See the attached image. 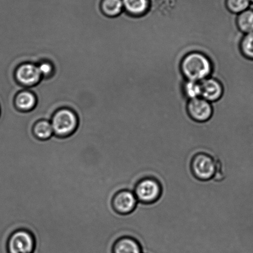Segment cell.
<instances>
[{"instance_id": "cell-1", "label": "cell", "mask_w": 253, "mask_h": 253, "mask_svg": "<svg viewBox=\"0 0 253 253\" xmlns=\"http://www.w3.org/2000/svg\"><path fill=\"white\" fill-rule=\"evenodd\" d=\"M180 71L185 80L201 82L212 75L213 65L205 54L193 51L184 56L180 63Z\"/></svg>"}, {"instance_id": "cell-2", "label": "cell", "mask_w": 253, "mask_h": 253, "mask_svg": "<svg viewBox=\"0 0 253 253\" xmlns=\"http://www.w3.org/2000/svg\"><path fill=\"white\" fill-rule=\"evenodd\" d=\"M54 135L58 138L65 139L73 136L78 129L77 115L68 108L58 109L51 119Z\"/></svg>"}, {"instance_id": "cell-3", "label": "cell", "mask_w": 253, "mask_h": 253, "mask_svg": "<svg viewBox=\"0 0 253 253\" xmlns=\"http://www.w3.org/2000/svg\"><path fill=\"white\" fill-rule=\"evenodd\" d=\"M133 193L138 203L151 205L161 198L162 186L159 181L153 177H145L137 181Z\"/></svg>"}, {"instance_id": "cell-4", "label": "cell", "mask_w": 253, "mask_h": 253, "mask_svg": "<svg viewBox=\"0 0 253 253\" xmlns=\"http://www.w3.org/2000/svg\"><path fill=\"white\" fill-rule=\"evenodd\" d=\"M36 247L35 236L24 228L12 233L6 243L8 253H33Z\"/></svg>"}, {"instance_id": "cell-5", "label": "cell", "mask_w": 253, "mask_h": 253, "mask_svg": "<svg viewBox=\"0 0 253 253\" xmlns=\"http://www.w3.org/2000/svg\"><path fill=\"white\" fill-rule=\"evenodd\" d=\"M190 168L193 175L198 180H210L216 171L215 160L210 155L199 152L191 159Z\"/></svg>"}, {"instance_id": "cell-6", "label": "cell", "mask_w": 253, "mask_h": 253, "mask_svg": "<svg viewBox=\"0 0 253 253\" xmlns=\"http://www.w3.org/2000/svg\"><path fill=\"white\" fill-rule=\"evenodd\" d=\"M137 203L138 201L133 191L129 190L117 191L111 200L113 210L117 214L121 215H128L133 212Z\"/></svg>"}, {"instance_id": "cell-7", "label": "cell", "mask_w": 253, "mask_h": 253, "mask_svg": "<svg viewBox=\"0 0 253 253\" xmlns=\"http://www.w3.org/2000/svg\"><path fill=\"white\" fill-rule=\"evenodd\" d=\"M188 116L193 121L205 123L212 117L213 107L211 103L203 98L189 100L186 105Z\"/></svg>"}, {"instance_id": "cell-8", "label": "cell", "mask_w": 253, "mask_h": 253, "mask_svg": "<svg viewBox=\"0 0 253 253\" xmlns=\"http://www.w3.org/2000/svg\"><path fill=\"white\" fill-rule=\"evenodd\" d=\"M14 77L20 85L29 88L38 84L42 79L38 65L29 62L21 64L17 68Z\"/></svg>"}, {"instance_id": "cell-9", "label": "cell", "mask_w": 253, "mask_h": 253, "mask_svg": "<svg viewBox=\"0 0 253 253\" xmlns=\"http://www.w3.org/2000/svg\"><path fill=\"white\" fill-rule=\"evenodd\" d=\"M201 98L211 104L218 101L222 97L224 89L219 81L214 78H208L201 81Z\"/></svg>"}, {"instance_id": "cell-10", "label": "cell", "mask_w": 253, "mask_h": 253, "mask_svg": "<svg viewBox=\"0 0 253 253\" xmlns=\"http://www.w3.org/2000/svg\"><path fill=\"white\" fill-rule=\"evenodd\" d=\"M112 253H143L139 243L129 236L118 238L113 244Z\"/></svg>"}, {"instance_id": "cell-11", "label": "cell", "mask_w": 253, "mask_h": 253, "mask_svg": "<svg viewBox=\"0 0 253 253\" xmlns=\"http://www.w3.org/2000/svg\"><path fill=\"white\" fill-rule=\"evenodd\" d=\"M14 104L17 109L23 112L32 111L37 105V97L34 92L29 90H23L16 95Z\"/></svg>"}, {"instance_id": "cell-12", "label": "cell", "mask_w": 253, "mask_h": 253, "mask_svg": "<svg viewBox=\"0 0 253 253\" xmlns=\"http://www.w3.org/2000/svg\"><path fill=\"white\" fill-rule=\"evenodd\" d=\"M124 11L132 16L144 15L148 11V0H122Z\"/></svg>"}, {"instance_id": "cell-13", "label": "cell", "mask_w": 253, "mask_h": 253, "mask_svg": "<svg viewBox=\"0 0 253 253\" xmlns=\"http://www.w3.org/2000/svg\"><path fill=\"white\" fill-rule=\"evenodd\" d=\"M32 132L35 139L40 141H48L54 134L52 126L48 120H41L36 122Z\"/></svg>"}, {"instance_id": "cell-14", "label": "cell", "mask_w": 253, "mask_h": 253, "mask_svg": "<svg viewBox=\"0 0 253 253\" xmlns=\"http://www.w3.org/2000/svg\"><path fill=\"white\" fill-rule=\"evenodd\" d=\"M100 8L102 13L109 18L119 16L124 10L122 0H102Z\"/></svg>"}, {"instance_id": "cell-15", "label": "cell", "mask_w": 253, "mask_h": 253, "mask_svg": "<svg viewBox=\"0 0 253 253\" xmlns=\"http://www.w3.org/2000/svg\"><path fill=\"white\" fill-rule=\"evenodd\" d=\"M237 26L243 34L253 33V9H247L238 14Z\"/></svg>"}, {"instance_id": "cell-16", "label": "cell", "mask_w": 253, "mask_h": 253, "mask_svg": "<svg viewBox=\"0 0 253 253\" xmlns=\"http://www.w3.org/2000/svg\"><path fill=\"white\" fill-rule=\"evenodd\" d=\"M184 97L189 100L198 99L201 96L200 82L195 81L185 80L182 86Z\"/></svg>"}, {"instance_id": "cell-17", "label": "cell", "mask_w": 253, "mask_h": 253, "mask_svg": "<svg viewBox=\"0 0 253 253\" xmlns=\"http://www.w3.org/2000/svg\"><path fill=\"white\" fill-rule=\"evenodd\" d=\"M241 53L245 58L253 61V33L245 34L240 44Z\"/></svg>"}, {"instance_id": "cell-18", "label": "cell", "mask_w": 253, "mask_h": 253, "mask_svg": "<svg viewBox=\"0 0 253 253\" xmlns=\"http://www.w3.org/2000/svg\"><path fill=\"white\" fill-rule=\"evenodd\" d=\"M250 5V0H227L228 10L235 14H239L247 10Z\"/></svg>"}, {"instance_id": "cell-19", "label": "cell", "mask_w": 253, "mask_h": 253, "mask_svg": "<svg viewBox=\"0 0 253 253\" xmlns=\"http://www.w3.org/2000/svg\"><path fill=\"white\" fill-rule=\"evenodd\" d=\"M38 66L39 72L42 78H50V76L52 75L55 71V67H54L53 63L48 61H42Z\"/></svg>"}, {"instance_id": "cell-20", "label": "cell", "mask_w": 253, "mask_h": 253, "mask_svg": "<svg viewBox=\"0 0 253 253\" xmlns=\"http://www.w3.org/2000/svg\"><path fill=\"white\" fill-rule=\"evenodd\" d=\"M250 3H252L253 4V0H250Z\"/></svg>"}]
</instances>
